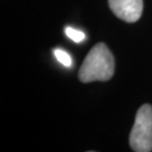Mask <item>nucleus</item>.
<instances>
[{"label":"nucleus","instance_id":"7ed1b4c3","mask_svg":"<svg viewBox=\"0 0 152 152\" xmlns=\"http://www.w3.org/2000/svg\"><path fill=\"white\" fill-rule=\"evenodd\" d=\"M110 10L116 17L126 23H135L143 10L142 0H108Z\"/></svg>","mask_w":152,"mask_h":152},{"label":"nucleus","instance_id":"f03ea898","mask_svg":"<svg viewBox=\"0 0 152 152\" xmlns=\"http://www.w3.org/2000/svg\"><path fill=\"white\" fill-rule=\"evenodd\" d=\"M130 147L135 152L152 151V106L144 104L135 116L130 133Z\"/></svg>","mask_w":152,"mask_h":152},{"label":"nucleus","instance_id":"39448f33","mask_svg":"<svg viewBox=\"0 0 152 152\" xmlns=\"http://www.w3.org/2000/svg\"><path fill=\"white\" fill-rule=\"evenodd\" d=\"M54 55L56 58V60L60 62L61 64H63L64 66H71L72 64V60H71V56L65 51L61 49H55L54 50Z\"/></svg>","mask_w":152,"mask_h":152},{"label":"nucleus","instance_id":"f257e3e1","mask_svg":"<svg viewBox=\"0 0 152 152\" xmlns=\"http://www.w3.org/2000/svg\"><path fill=\"white\" fill-rule=\"evenodd\" d=\"M115 70L114 56L106 46V44L98 43L92 48L83 60L80 70L79 79L81 82L88 83L92 81H107Z\"/></svg>","mask_w":152,"mask_h":152},{"label":"nucleus","instance_id":"20e7f679","mask_svg":"<svg viewBox=\"0 0 152 152\" xmlns=\"http://www.w3.org/2000/svg\"><path fill=\"white\" fill-rule=\"evenodd\" d=\"M65 34L69 38H71L73 42H77V43H80L82 42L85 37H86V34L79 29H75L72 27H66L65 28Z\"/></svg>","mask_w":152,"mask_h":152}]
</instances>
